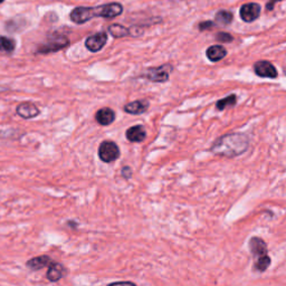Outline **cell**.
Returning <instances> with one entry per match:
<instances>
[{
    "mask_svg": "<svg viewBox=\"0 0 286 286\" xmlns=\"http://www.w3.org/2000/svg\"><path fill=\"white\" fill-rule=\"evenodd\" d=\"M250 251L254 258L255 270L260 273H264L271 265V257L267 251L266 243L261 237H252L250 241Z\"/></svg>",
    "mask_w": 286,
    "mask_h": 286,
    "instance_id": "obj_2",
    "label": "cell"
},
{
    "mask_svg": "<svg viewBox=\"0 0 286 286\" xmlns=\"http://www.w3.org/2000/svg\"><path fill=\"white\" fill-rule=\"evenodd\" d=\"M65 267L62 265L61 263H56L53 262L52 264L48 266V271L47 274H46V278L49 281V282H57V281L61 280L64 274H65Z\"/></svg>",
    "mask_w": 286,
    "mask_h": 286,
    "instance_id": "obj_16",
    "label": "cell"
},
{
    "mask_svg": "<svg viewBox=\"0 0 286 286\" xmlns=\"http://www.w3.org/2000/svg\"><path fill=\"white\" fill-rule=\"evenodd\" d=\"M4 1V0H0V3H2Z\"/></svg>",
    "mask_w": 286,
    "mask_h": 286,
    "instance_id": "obj_28",
    "label": "cell"
},
{
    "mask_svg": "<svg viewBox=\"0 0 286 286\" xmlns=\"http://www.w3.org/2000/svg\"><path fill=\"white\" fill-rule=\"evenodd\" d=\"M129 31H130V36L133 37L140 36L143 34V29H141L140 27H131V28H129Z\"/></svg>",
    "mask_w": 286,
    "mask_h": 286,
    "instance_id": "obj_25",
    "label": "cell"
},
{
    "mask_svg": "<svg viewBox=\"0 0 286 286\" xmlns=\"http://www.w3.org/2000/svg\"><path fill=\"white\" fill-rule=\"evenodd\" d=\"M122 177L127 180L132 177V169L129 167V165H126V167L122 168Z\"/></svg>",
    "mask_w": 286,
    "mask_h": 286,
    "instance_id": "obj_24",
    "label": "cell"
},
{
    "mask_svg": "<svg viewBox=\"0 0 286 286\" xmlns=\"http://www.w3.org/2000/svg\"><path fill=\"white\" fill-rule=\"evenodd\" d=\"M54 261L47 255H41V256H37L31 258V260L27 261L26 266L27 269H29L30 271H39L43 270L45 267H48L50 264H52Z\"/></svg>",
    "mask_w": 286,
    "mask_h": 286,
    "instance_id": "obj_14",
    "label": "cell"
},
{
    "mask_svg": "<svg viewBox=\"0 0 286 286\" xmlns=\"http://www.w3.org/2000/svg\"><path fill=\"white\" fill-rule=\"evenodd\" d=\"M70 45V39L66 36L61 34H54L49 36L47 40L44 44H41L38 48H37V54H50V53H56L58 50H62L66 48Z\"/></svg>",
    "mask_w": 286,
    "mask_h": 286,
    "instance_id": "obj_3",
    "label": "cell"
},
{
    "mask_svg": "<svg viewBox=\"0 0 286 286\" xmlns=\"http://www.w3.org/2000/svg\"><path fill=\"white\" fill-rule=\"evenodd\" d=\"M261 15V6L256 2H248L243 4L241 10H239V16L245 22L255 21Z\"/></svg>",
    "mask_w": 286,
    "mask_h": 286,
    "instance_id": "obj_7",
    "label": "cell"
},
{
    "mask_svg": "<svg viewBox=\"0 0 286 286\" xmlns=\"http://www.w3.org/2000/svg\"><path fill=\"white\" fill-rule=\"evenodd\" d=\"M127 139L133 143H140L145 140L146 131L143 126H135L129 128L126 132Z\"/></svg>",
    "mask_w": 286,
    "mask_h": 286,
    "instance_id": "obj_13",
    "label": "cell"
},
{
    "mask_svg": "<svg viewBox=\"0 0 286 286\" xmlns=\"http://www.w3.org/2000/svg\"><path fill=\"white\" fill-rule=\"evenodd\" d=\"M16 48V41L6 36H0V52L11 54Z\"/></svg>",
    "mask_w": 286,
    "mask_h": 286,
    "instance_id": "obj_19",
    "label": "cell"
},
{
    "mask_svg": "<svg viewBox=\"0 0 286 286\" xmlns=\"http://www.w3.org/2000/svg\"><path fill=\"white\" fill-rule=\"evenodd\" d=\"M216 38H217V40L220 41V43H224V44L230 43V41L234 39L233 36L230 35V34H228V33H218V34H217Z\"/></svg>",
    "mask_w": 286,
    "mask_h": 286,
    "instance_id": "obj_22",
    "label": "cell"
},
{
    "mask_svg": "<svg viewBox=\"0 0 286 286\" xmlns=\"http://www.w3.org/2000/svg\"><path fill=\"white\" fill-rule=\"evenodd\" d=\"M95 120L100 126L107 127L112 124L115 120V112L110 108H103L100 109L95 114Z\"/></svg>",
    "mask_w": 286,
    "mask_h": 286,
    "instance_id": "obj_15",
    "label": "cell"
},
{
    "mask_svg": "<svg viewBox=\"0 0 286 286\" xmlns=\"http://www.w3.org/2000/svg\"><path fill=\"white\" fill-rule=\"evenodd\" d=\"M99 158L105 163L114 162L115 160L119 159L121 151L117 143L113 141H103L99 146Z\"/></svg>",
    "mask_w": 286,
    "mask_h": 286,
    "instance_id": "obj_4",
    "label": "cell"
},
{
    "mask_svg": "<svg viewBox=\"0 0 286 286\" xmlns=\"http://www.w3.org/2000/svg\"><path fill=\"white\" fill-rule=\"evenodd\" d=\"M108 286H137V285L132 282H114L109 284Z\"/></svg>",
    "mask_w": 286,
    "mask_h": 286,
    "instance_id": "obj_26",
    "label": "cell"
},
{
    "mask_svg": "<svg viewBox=\"0 0 286 286\" xmlns=\"http://www.w3.org/2000/svg\"><path fill=\"white\" fill-rule=\"evenodd\" d=\"M233 13L228 10H220L217 12V15L215 17L216 24L221 25V26H227L230 22L233 21Z\"/></svg>",
    "mask_w": 286,
    "mask_h": 286,
    "instance_id": "obj_21",
    "label": "cell"
},
{
    "mask_svg": "<svg viewBox=\"0 0 286 286\" xmlns=\"http://www.w3.org/2000/svg\"><path fill=\"white\" fill-rule=\"evenodd\" d=\"M206 55L210 62L216 63L226 57V55H227V49L221 45H213L207 49Z\"/></svg>",
    "mask_w": 286,
    "mask_h": 286,
    "instance_id": "obj_17",
    "label": "cell"
},
{
    "mask_svg": "<svg viewBox=\"0 0 286 286\" xmlns=\"http://www.w3.org/2000/svg\"><path fill=\"white\" fill-rule=\"evenodd\" d=\"M199 29L201 31H204V30H210V29H213V27H214V22L213 21H209V20H207V21H202L199 24Z\"/></svg>",
    "mask_w": 286,
    "mask_h": 286,
    "instance_id": "obj_23",
    "label": "cell"
},
{
    "mask_svg": "<svg viewBox=\"0 0 286 286\" xmlns=\"http://www.w3.org/2000/svg\"><path fill=\"white\" fill-rule=\"evenodd\" d=\"M255 74L260 77L265 78H276L278 77V71H276L273 64L267 61H258L254 65Z\"/></svg>",
    "mask_w": 286,
    "mask_h": 286,
    "instance_id": "obj_9",
    "label": "cell"
},
{
    "mask_svg": "<svg viewBox=\"0 0 286 286\" xmlns=\"http://www.w3.org/2000/svg\"><path fill=\"white\" fill-rule=\"evenodd\" d=\"M16 112L20 118L25 119V120H29V119L36 118L37 115H39L40 111L34 103L24 102L18 105L16 109Z\"/></svg>",
    "mask_w": 286,
    "mask_h": 286,
    "instance_id": "obj_11",
    "label": "cell"
},
{
    "mask_svg": "<svg viewBox=\"0 0 286 286\" xmlns=\"http://www.w3.org/2000/svg\"><path fill=\"white\" fill-rule=\"evenodd\" d=\"M108 41V34L104 31L90 36L85 41L86 48L92 53H98L102 49Z\"/></svg>",
    "mask_w": 286,
    "mask_h": 286,
    "instance_id": "obj_8",
    "label": "cell"
},
{
    "mask_svg": "<svg viewBox=\"0 0 286 286\" xmlns=\"http://www.w3.org/2000/svg\"><path fill=\"white\" fill-rule=\"evenodd\" d=\"M71 20L75 22L77 25L85 24L91 19H93L95 16V8L94 7H76L73 9L71 12Z\"/></svg>",
    "mask_w": 286,
    "mask_h": 286,
    "instance_id": "obj_6",
    "label": "cell"
},
{
    "mask_svg": "<svg viewBox=\"0 0 286 286\" xmlns=\"http://www.w3.org/2000/svg\"><path fill=\"white\" fill-rule=\"evenodd\" d=\"M149 107H150V103L147 100H137V101H133V102H130L124 105L123 110L129 114L139 115V114L146 112Z\"/></svg>",
    "mask_w": 286,
    "mask_h": 286,
    "instance_id": "obj_12",
    "label": "cell"
},
{
    "mask_svg": "<svg viewBox=\"0 0 286 286\" xmlns=\"http://www.w3.org/2000/svg\"><path fill=\"white\" fill-rule=\"evenodd\" d=\"M170 65H164L160 67H153L147 70L144 77L150 82L154 83H165L169 80V72L165 71V68L169 67Z\"/></svg>",
    "mask_w": 286,
    "mask_h": 286,
    "instance_id": "obj_10",
    "label": "cell"
},
{
    "mask_svg": "<svg viewBox=\"0 0 286 286\" xmlns=\"http://www.w3.org/2000/svg\"><path fill=\"white\" fill-rule=\"evenodd\" d=\"M236 103H237V96L235 94H230L228 96H226L225 99L219 100L218 102L216 103V108L218 111H224L226 109L234 107Z\"/></svg>",
    "mask_w": 286,
    "mask_h": 286,
    "instance_id": "obj_20",
    "label": "cell"
},
{
    "mask_svg": "<svg viewBox=\"0 0 286 286\" xmlns=\"http://www.w3.org/2000/svg\"><path fill=\"white\" fill-rule=\"evenodd\" d=\"M279 1H282V0H270L269 2H267V4H266V9L267 10H273L274 9V4L276 3V2H279Z\"/></svg>",
    "mask_w": 286,
    "mask_h": 286,
    "instance_id": "obj_27",
    "label": "cell"
},
{
    "mask_svg": "<svg viewBox=\"0 0 286 286\" xmlns=\"http://www.w3.org/2000/svg\"><path fill=\"white\" fill-rule=\"evenodd\" d=\"M250 147V139L239 132L228 133L218 138L210 147V152L225 158H236L245 153Z\"/></svg>",
    "mask_w": 286,
    "mask_h": 286,
    "instance_id": "obj_1",
    "label": "cell"
},
{
    "mask_svg": "<svg viewBox=\"0 0 286 286\" xmlns=\"http://www.w3.org/2000/svg\"><path fill=\"white\" fill-rule=\"evenodd\" d=\"M109 34L111 36H113L114 38H122V37L130 36V31L129 28L124 27L120 24H113L109 27Z\"/></svg>",
    "mask_w": 286,
    "mask_h": 286,
    "instance_id": "obj_18",
    "label": "cell"
},
{
    "mask_svg": "<svg viewBox=\"0 0 286 286\" xmlns=\"http://www.w3.org/2000/svg\"><path fill=\"white\" fill-rule=\"evenodd\" d=\"M94 8H95V16L96 17L107 18V19H111V18L118 17L123 12L122 4L119 3V2L102 4V6L94 7Z\"/></svg>",
    "mask_w": 286,
    "mask_h": 286,
    "instance_id": "obj_5",
    "label": "cell"
}]
</instances>
